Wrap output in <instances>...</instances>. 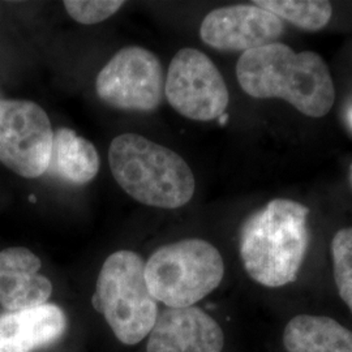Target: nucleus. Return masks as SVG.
<instances>
[{"instance_id": "f257e3e1", "label": "nucleus", "mask_w": 352, "mask_h": 352, "mask_svg": "<svg viewBox=\"0 0 352 352\" xmlns=\"http://www.w3.org/2000/svg\"><path fill=\"white\" fill-rule=\"evenodd\" d=\"M236 76L253 98H279L311 118L325 116L336 101L325 60L314 51L295 52L280 42L243 52Z\"/></svg>"}, {"instance_id": "f03ea898", "label": "nucleus", "mask_w": 352, "mask_h": 352, "mask_svg": "<svg viewBox=\"0 0 352 352\" xmlns=\"http://www.w3.org/2000/svg\"><path fill=\"white\" fill-rule=\"evenodd\" d=\"M308 215L300 202L276 199L245 221L240 257L253 280L282 287L296 279L309 245Z\"/></svg>"}, {"instance_id": "7ed1b4c3", "label": "nucleus", "mask_w": 352, "mask_h": 352, "mask_svg": "<svg viewBox=\"0 0 352 352\" xmlns=\"http://www.w3.org/2000/svg\"><path fill=\"white\" fill-rule=\"evenodd\" d=\"M109 162L118 184L144 205L176 209L193 197L196 183L187 162L175 151L140 135L115 138Z\"/></svg>"}, {"instance_id": "20e7f679", "label": "nucleus", "mask_w": 352, "mask_h": 352, "mask_svg": "<svg viewBox=\"0 0 352 352\" xmlns=\"http://www.w3.org/2000/svg\"><path fill=\"white\" fill-rule=\"evenodd\" d=\"M91 302L116 338L128 346L149 336L158 317V304L145 279V263L135 252H115L107 257Z\"/></svg>"}, {"instance_id": "39448f33", "label": "nucleus", "mask_w": 352, "mask_h": 352, "mask_svg": "<svg viewBox=\"0 0 352 352\" xmlns=\"http://www.w3.org/2000/svg\"><path fill=\"white\" fill-rule=\"evenodd\" d=\"M225 264L213 244L184 239L161 247L145 264L148 289L168 308H188L217 289Z\"/></svg>"}, {"instance_id": "423d86ee", "label": "nucleus", "mask_w": 352, "mask_h": 352, "mask_svg": "<svg viewBox=\"0 0 352 352\" xmlns=\"http://www.w3.org/2000/svg\"><path fill=\"white\" fill-rule=\"evenodd\" d=\"M164 82L160 59L144 47L129 46L118 51L102 68L96 89L100 100L111 107L151 113L164 101Z\"/></svg>"}, {"instance_id": "0eeeda50", "label": "nucleus", "mask_w": 352, "mask_h": 352, "mask_svg": "<svg viewBox=\"0 0 352 352\" xmlns=\"http://www.w3.org/2000/svg\"><path fill=\"white\" fill-rule=\"evenodd\" d=\"M164 96L173 109L197 122H210L226 113V82L212 59L186 47L173 58L164 82Z\"/></svg>"}, {"instance_id": "6e6552de", "label": "nucleus", "mask_w": 352, "mask_h": 352, "mask_svg": "<svg viewBox=\"0 0 352 352\" xmlns=\"http://www.w3.org/2000/svg\"><path fill=\"white\" fill-rule=\"evenodd\" d=\"M54 131L37 103L0 100V161L17 175L36 179L50 164Z\"/></svg>"}, {"instance_id": "1a4fd4ad", "label": "nucleus", "mask_w": 352, "mask_h": 352, "mask_svg": "<svg viewBox=\"0 0 352 352\" xmlns=\"http://www.w3.org/2000/svg\"><path fill=\"white\" fill-rule=\"evenodd\" d=\"M285 32L280 19L258 6H230L208 13L200 28L202 42L219 51H245L276 43Z\"/></svg>"}, {"instance_id": "9d476101", "label": "nucleus", "mask_w": 352, "mask_h": 352, "mask_svg": "<svg viewBox=\"0 0 352 352\" xmlns=\"http://www.w3.org/2000/svg\"><path fill=\"white\" fill-rule=\"evenodd\" d=\"M225 336L200 308H167L157 317L146 352H221Z\"/></svg>"}, {"instance_id": "9b49d317", "label": "nucleus", "mask_w": 352, "mask_h": 352, "mask_svg": "<svg viewBox=\"0 0 352 352\" xmlns=\"http://www.w3.org/2000/svg\"><path fill=\"white\" fill-rule=\"evenodd\" d=\"M41 260L24 247L0 252V304L17 312L46 304L52 294L50 279L41 276Z\"/></svg>"}, {"instance_id": "f8f14e48", "label": "nucleus", "mask_w": 352, "mask_h": 352, "mask_svg": "<svg viewBox=\"0 0 352 352\" xmlns=\"http://www.w3.org/2000/svg\"><path fill=\"white\" fill-rule=\"evenodd\" d=\"M67 316L55 304L0 315V352H34L63 337Z\"/></svg>"}, {"instance_id": "ddd939ff", "label": "nucleus", "mask_w": 352, "mask_h": 352, "mask_svg": "<svg viewBox=\"0 0 352 352\" xmlns=\"http://www.w3.org/2000/svg\"><path fill=\"white\" fill-rule=\"evenodd\" d=\"M100 170L94 145L75 131L60 128L54 132L50 164L46 173L74 186L91 182Z\"/></svg>"}, {"instance_id": "4468645a", "label": "nucleus", "mask_w": 352, "mask_h": 352, "mask_svg": "<svg viewBox=\"0 0 352 352\" xmlns=\"http://www.w3.org/2000/svg\"><path fill=\"white\" fill-rule=\"evenodd\" d=\"M283 344L289 352H352V331L330 317L296 316L286 325Z\"/></svg>"}, {"instance_id": "2eb2a0df", "label": "nucleus", "mask_w": 352, "mask_h": 352, "mask_svg": "<svg viewBox=\"0 0 352 352\" xmlns=\"http://www.w3.org/2000/svg\"><path fill=\"white\" fill-rule=\"evenodd\" d=\"M266 11L305 32H317L329 24L333 8L325 0H256Z\"/></svg>"}, {"instance_id": "dca6fc26", "label": "nucleus", "mask_w": 352, "mask_h": 352, "mask_svg": "<svg viewBox=\"0 0 352 352\" xmlns=\"http://www.w3.org/2000/svg\"><path fill=\"white\" fill-rule=\"evenodd\" d=\"M331 256L340 296L352 312V227H344L334 235Z\"/></svg>"}, {"instance_id": "f3484780", "label": "nucleus", "mask_w": 352, "mask_h": 352, "mask_svg": "<svg viewBox=\"0 0 352 352\" xmlns=\"http://www.w3.org/2000/svg\"><path fill=\"white\" fill-rule=\"evenodd\" d=\"M64 8L68 14L82 25H94L111 17L118 12L124 1L119 0H67L64 1Z\"/></svg>"}, {"instance_id": "a211bd4d", "label": "nucleus", "mask_w": 352, "mask_h": 352, "mask_svg": "<svg viewBox=\"0 0 352 352\" xmlns=\"http://www.w3.org/2000/svg\"><path fill=\"white\" fill-rule=\"evenodd\" d=\"M347 122H349V124H350L352 129V106L349 109V111H347Z\"/></svg>"}, {"instance_id": "6ab92c4d", "label": "nucleus", "mask_w": 352, "mask_h": 352, "mask_svg": "<svg viewBox=\"0 0 352 352\" xmlns=\"http://www.w3.org/2000/svg\"><path fill=\"white\" fill-rule=\"evenodd\" d=\"M350 184H351L352 187V164L351 167H350Z\"/></svg>"}, {"instance_id": "aec40b11", "label": "nucleus", "mask_w": 352, "mask_h": 352, "mask_svg": "<svg viewBox=\"0 0 352 352\" xmlns=\"http://www.w3.org/2000/svg\"><path fill=\"white\" fill-rule=\"evenodd\" d=\"M30 201H36V197H34V196H30Z\"/></svg>"}]
</instances>
